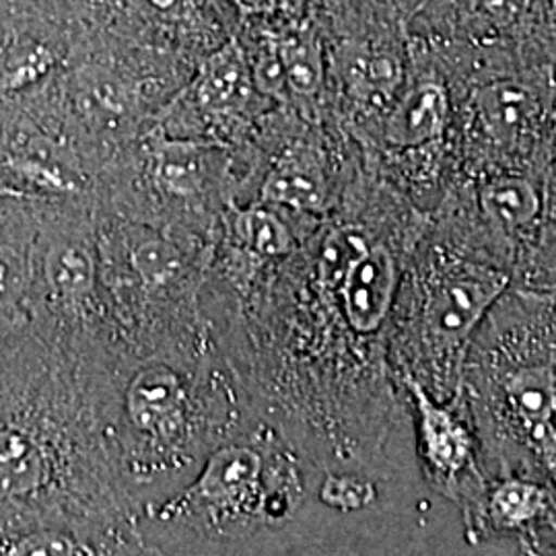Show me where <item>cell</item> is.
Here are the masks:
<instances>
[{
  "label": "cell",
  "instance_id": "6da1fadb",
  "mask_svg": "<svg viewBox=\"0 0 556 556\" xmlns=\"http://www.w3.org/2000/svg\"><path fill=\"white\" fill-rule=\"evenodd\" d=\"M93 418L71 365L31 330L0 340V555L52 532L110 546Z\"/></svg>",
  "mask_w": 556,
  "mask_h": 556
},
{
  "label": "cell",
  "instance_id": "7a4b0ae2",
  "mask_svg": "<svg viewBox=\"0 0 556 556\" xmlns=\"http://www.w3.org/2000/svg\"><path fill=\"white\" fill-rule=\"evenodd\" d=\"M83 200L36 202L29 330L64 361L96 344L100 309V239Z\"/></svg>",
  "mask_w": 556,
  "mask_h": 556
},
{
  "label": "cell",
  "instance_id": "3957f363",
  "mask_svg": "<svg viewBox=\"0 0 556 556\" xmlns=\"http://www.w3.org/2000/svg\"><path fill=\"white\" fill-rule=\"evenodd\" d=\"M130 470L149 472L172 464L192 431V397L169 361H140L119 386L114 408Z\"/></svg>",
  "mask_w": 556,
  "mask_h": 556
},
{
  "label": "cell",
  "instance_id": "277c9868",
  "mask_svg": "<svg viewBox=\"0 0 556 556\" xmlns=\"http://www.w3.org/2000/svg\"><path fill=\"white\" fill-rule=\"evenodd\" d=\"M36 227L38 206L34 200L0 199V340L29 330Z\"/></svg>",
  "mask_w": 556,
  "mask_h": 556
},
{
  "label": "cell",
  "instance_id": "5b68a950",
  "mask_svg": "<svg viewBox=\"0 0 556 556\" xmlns=\"http://www.w3.org/2000/svg\"><path fill=\"white\" fill-rule=\"evenodd\" d=\"M260 457L245 447H225L208 459L199 480L179 497L163 503L151 517L157 523L199 514L202 509H231L256 495Z\"/></svg>",
  "mask_w": 556,
  "mask_h": 556
},
{
  "label": "cell",
  "instance_id": "8992f818",
  "mask_svg": "<svg viewBox=\"0 0 556 556\" xmlns=\"http://www.w3.org/2000/svg\"><path fill=\"white\" fill-rule=\"evenodd\" d=\"M344 314L361 332H376L390 312L396 291V264L383 245L369 248L340 285Z\"/></svg>",
  "mask_w": 556,
  "mask_h": 556
},
{
  "label": "cell",
  "instance_id": "52a82bcc",
  "mask_svg": "<svg viewBox=\"0 0 556 556\" xmlns=\"http://www.w3.org/2000/svg\"><path fill=\"white\" fill-rule=\"evenodd\" d=\"M122 252V268L132 278V287L142 295V303L172 293L188 273V252L178 241L163 233L139 236L128 241Z\"/></svg>",
  "mask_w": 556,
  "mask_h": 556
},
{
  "label": "cell",
  "instance_id": "ba28073f",
  "mask_svg": "<svg viewBox=\"0 0 556 556\" xmlns=\"http://www.w3.org/2000/svg\"><path fill=\"white\" fill-rule=\"evenodd\" d=\"M213 151L192 140H157L149 149L147 176L163 197L194 200L208 186Z\"/></svg>",
  "mask_w": 556,
  "mask_h": 556
},
{
  "label": "cell",
  "instance_id": "9c48e42d",
  "mask_svg": "<svg viewBox=\"0 0 556 556\" xmlns=\"http://www.w3.org/2000/svg\"><path fill=\"white\" fill-rule=\"evenodd\" d=\"M501 289L503 282L498 278L470 273L441 282L429 303V321L433 332L447 340L466 337Z\"/></svg>",
  "mask_w": 556,
  "mask_h": 556
},
{
  "label": "cell",
  "instance_id": "30bf717a",
  "mask_svg": "<svg viewBox=\"0 0 556 556\" xmlns=\"http://www.w3.org/2000/svg\"><path fill=\"white\" fill-rule=\"evenodd\" d=\"M507 396L514 413L542 450L555 454V374L553 367H526L511 376Z\"/></svg>",
  "mask_w": 556,
  "mask_h": 556
},
{
  "label": "cell",
  "instance_id": "8fae6325",
  "mask_svg": "<svg viewBox=\"0 0 556 556\" xmlns=\"http://www.w3.org/2000/svg\"><path fill=\"white\" fill-rule=\"evenodd\" d=\"M450 114L447 93L435 83L413 89L386 124V139L396 147H418L438 139Z\"/></svg>",
  "mask_w": 556,
  "mask_h": 556
},
{
  "label": "cell",
  "instance_id": "7c38bea8",
  "mask_svg": "<svg viewBox=\"0 0 556 556\" xmlns=\"http://www.w3.org/2000/svg\"><path fill=\"white\" fill-rule=\"evenodd\" d=\"M248 66L238 41L225 43L200 68L194 98L206 112H227L248 93Z\"/></svg>",
  "mask_w": 556,
  "mask_h": 556
},
{
  "label": "cell",
  "instance_id": "4fadbf2b",
  "mask_svg": "<svg viewBox=\"0 0 556 556\" xmlns=\"http://www.w3.org/2000/svg\"><path fill=\"white\" fill-rule=\"evenodd\" d=\"M408 386L413 390L420 413L422 439L427 445L429 459L441 472L456 475L470 457V441L466 431L457 425L450 413H445L429 400L417 381L410 379Z\"/></svg>",
  "mask_w": 556,
  "mask_h": 556
},
{
  "label": "cell",
  "instance_id": "5bb4252c",
  "mask_svg": "<svg viewBox=\"0 0 556 556\" xmlns=\"http://www.w3.org/2000/svg\"><path fill=\"white\" fill-rule=\"evenodd\" d=\"M264 200L299 211H318L326 199V184L318 165L305 155L278 161L262 188Z\"/></svg>",
  "mask_w": 556,
  "mask_h": 556
},
{
  "label": "cell",
  "instance_id": "9a60e30c",
  "mask_svg": "<svg viewBox=\"0 0 556 556\" xmlns=\"http://www.w3.org/2000/svg\"><path fill=\"white\" fill-rule=\"evenodd\" d=\"M532 96L517 83L498 80L478 91L477 110L495 139H514L532 116Z\"/></svg>",
  "mask_w": 556,
  "mask_h": 556
},
{
  "label": "cell",
  "instance_id": "2e32d148",
  "mask_svg": "<svg viewBox=\"0 0 556 556\" xmlns=\"http://www.w3.org/2000/svg\"><path fill=\"white\" fill-rule=\"evenodd\" d=\"M480 199L486 215L507 227L526 225L536 219L540 211L536 188L521 178L495 179L482 190Z\"/></svg>",
  "mask_w": 556,
  "mask_h": 556
},
{
  "label": "cell",
  "instance_id": "e0dca14e",
  "mask_svg": "<svg viewBox=\"0 0 556 556\" xmlns=\"http://www.w3.org/2000/svg\"><path fill=\"white\" fill-rule=\"evenodd\" d=\"M277 54L287 85L298 91L299 96H316L324 79L318 43L312 38L295 36L280 41Z\"/></svg>",
  "mask_w": 556,
  "mask_h": 556
},
{
  "label": "cell",
  "instance_id": "ac0fdd59",
  "mask_svg": "<svg viewBox=\"0 0 556 556\" xmlns=\"http://www.w3.org/2000/svg\"><path fill=\"white\" fill-rule=\"evenodd\" d=\"M236 231L239 239L262 256H280L289 252L291 236L277 215L264 208H250L239 213Z\"/></svg>",
  "mask_w": 556,
  "mask_h": 556
},
{
  "label": "cell",
  "instance_id": "d6986e66",
  "mask_svg": "<svg viewBox=\"0 0 556 556\" xmlns=\"http://www.w3.org/2000/svg\"><path fill=\"white\" fill-rule=\"evenodd\" d=\"M367 250L369 245L363 231L351 229V227L332 231L321 248V260H319L321 280L328 287H340L346 273Z\"/></svg>",
  "mask_w": 556,
  "mask_h": 556
},
{
  "label": "cell",
  "instance_id": "ffe728a7",
  "mask_svg": "<svg viewBox=\"0 0 556 556\" xmlns=\"http://www.w3.org/2000/svg\"><path fill=\"white\" fill-rule=\"evenodd\" d=\"M544 501H546V493L540 486L511 480L498 486L493 497V511L501 521L509 526H521L540 514V509L544 507Z\"/></svg>",
  "mask_w": 556,
  "mask_h": 556
},
{
  "label": "cell",
  "instance_id": "44dd1931",
  "mask_svg": "<svg viewBox=\"0 0 556 556\" xmlns=\"http://www.w3.org/2000/svg\"><path fill=\"white\" fill-rule=\"evenodd\" d=\"M374 486L361 478L330 477L321 486V498L340 511L363 509L374 501Z\"/></svg>",
  "mask_w": 556,
  "mask_h": 556
},
{
  "label": "cell",
  "instance_id": "7402d4cb",
  "mask_svg": "<svg viewBox=\"0 0 556 556\" xmlns=\"http://www.w3.org/2000/svg\"><path fill=\"white\" fill-rule=\"evenodd\" d=\"M400 79V71L397 64L392 59H371L365 62L358 83L363 85V89H367L369 93H378V96H390L396 87Z\"/></svg>",
  "mask_w": 556,
  "mask_h": 556
},
{
  "label": "cell",
  "instance_id": "603a6c76",
  "mask_svg": "<svg viewBox=\"0 0 556 556\" xmlns=\"http://www.w3.org/2000/svg\"><path fill=\"white\" fill-rule=\"evenodd\" d=\"M130 4L140 15L165 23H178L190 17L192 13L190 0H130Z\"/></svg>",
  "mask_w": 556,
  "mask_h": 556
},
{
  "label": "cell",
  "instance_id": "cb8c5ba5",
  "mask_svg": "<svg viewBox=\"0 0 556 556\" xmlns=\"http://www.w3.org/2000/svg\"><path fill=\"white\" fill-rule=\"evenodd\" d=\"M256 79H258L260 89L266 91V93H278L280 87L287 83L285 73H282V64L278 59L277 48L273 50V54L260 60Z\"/></svg>",
  "mask_w": 556,
  "mask_h": 556
},
{
  "label": "cell",
  "instance_id": "d4e9b609",
  "mask_svg": "<svg viewBox=\"0 0 556 556\" xmlns=\"http://www.w3.org/2000/svg\"><path fill=\"white\" fill-rule=\"evenodd\" d=\"M236 2L245 13H268L278 4V0H236Z\"/></svg>",
  "mask_w": 556,
  "mask_h": 556
},
{
  "label": "cell",
  "instance_id": "484cf974",
  "mask_svg": "<svg viewBox=\"0 0 556 556\" xmlns=\"http://www.w3.org/2000/svg\"><path fill=\"white\" fill-rule=\"evenodd\" d=\"M0 199H7V197H4V192H2V190H0Z\"/></svg>",
  "mask_w": 556,
  "mask_h": 556
}]
</instances>
